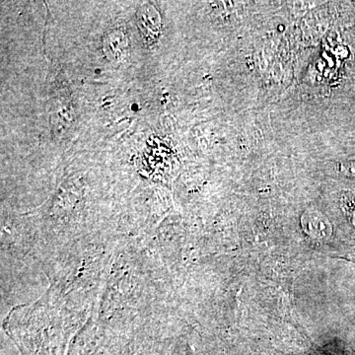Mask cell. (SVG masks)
Masks as SVG:
<instances>
[{
	"mask_svg": "<svg viewBox=\"0 0 355 355\" xmlns=\"http://www.w3.org/2000/svg\"><path fill=\"white\" fill-rule=\"evenodd\" d=\"M139 23L142 35L147 42H155L160 33L161 18L155 7L146 4L140 7L137 13Z\"/></svg>",
	"mask_w": 355,
	"mask_h": 355,
	"instance_id": "6da1fadb",
	"label": "cell"
},
{
	"mask_svg": "<svg viewBox=\"0 0 355 355\" xmlns=\"http://www.w3.org/2000/svg\"><path fill=\"white\" fill-rule=\"evenodd\" d=\"M106 55L114 60H121L128 50V39L123 32L116 30L106 34L104 41Z\"/></svg>",
	"mask_w": 355,
	"mask_h": 355,
	"instance_id": "7a4b0ae2",
	"label": "cell"
}]
</instances>
